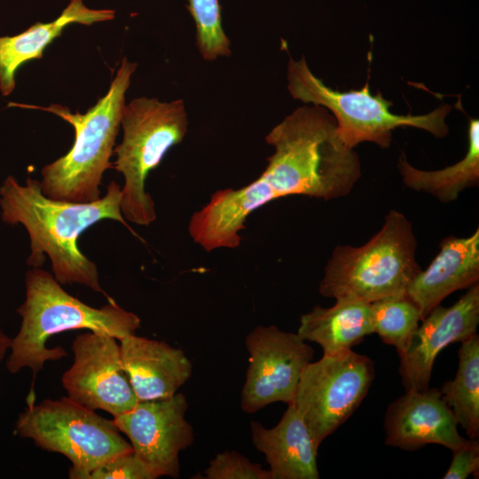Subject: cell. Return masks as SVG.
<instances>
[{
	"mask_svg": "<svg viewBox=\"0 0 479 479\" xmlns=\"http://www.w3.org/2000/svg\"><path fill=\"white\" fill-rule=\"evenodd\" d=\"M266 142L274 152L258 178L239 189L217 190L194 213L199 232L215 247H238L248 216L271 200L344 197L361 177L357 153L342 143L334 117L323 106L298 107L269 132Z\"/></svg>",
	"mask_w": 479,
	"mask_h": 479,
	"instance_id": "cell-1",
	"label": "cell"
},
{
	"mask_svg": "<svg viewBox=\"0 0 479 479\" xmlns=\"http://www.w3.org/2000/svg\"><path fill=\"white\" fill-rule=\"evenodd\" d=\"M122 188L112 181L104 197L90 202H70L47 197L40 182L27 177L25 185L9 176L0 186L2 220L21 224L27 232L30 254L27 263L41 267L47 255L60 284H79L104 293L95 263L79 249V236L96 223L110 219L127 226L121 211Z\"/></svg>",
	"mask_w": 479,
	"mask_h": 479,
	"instance_id": "cell-2",
	"label": "cell"
},
{
	"mask_svg": "<svg viewBox=\"0 0 479 479\" xmlns=\"http://www.w3.org/2000/svg\"><path fill=\"white\" fill-rule=\"evenodd\" d=\"M26 296L17 309L21 325L12 339L7 370L17 373L27 367L33 377L45 362L67 356L62 347L49 349V338L68 330L88 329L111 335L118 341L134 334L140 318L113 299L101 308L91 307L66 292L50 272L32 267L25 276Z\"/></svg>",
	"mask_w": 479,
	"mask_h": 479,
	"instance_id": "cell-3",
	"label": "cell"
},
{
	"mask_svg": "<svg viewBox=\"0 0 479 479\" xmlns=\"http://www.w3.org/2000/svg\"><path fill=\"white\" fill-rule=\"evenodd\" d=\"M137 63L124 57L107 93L88 111L72 114L51 104L37 107L60 116L75 130V141L67 153L45 165L40 186L49 198L90 202L100 198L99 185L105 171L113 167L110 158L121 127L125 94Z\"/></svg>",
	"mask_w": 479,
	"mask_h": 479,
	"instance_id": "cell-4",
	"label": "cell"
},
{
	"mask_svg": "<svg viewBox=\"0 0 479 479\" xmlns=\"http://www.w3.org/2000/svg\"><path fill=\"white\" fill-rule=\"evenodd\" d=\"M412 224L389 210L381 230L360 247L336 246L329 258L319 293L326 298L372 303L406 294L421 268Z\"/></svg>",
	"mask_w": 479,
	"mask_h": 479,
	"instance_id": "cell-5",
	"label": "cell"
},
{
	"mask_svg": "<svg viewBox=\"0 0 479 479\" xmlns=\"http://www.w3.org/2000/svg\"><path fill=\"white\" fill-rule=\"evenodd\" d=\"M121 126L122 140L114 148V169L124 178L121 211L124 219L148 226L155 221L156 211L145 188L146 179L187 132L184 100L161 102L156 98H136L125 105Z\"/></svg>",
	"mask_w": 479,
	"mask_h": 479,
	"instance_id": "cell-6",
	"label": "cell"
},
{
	"mask_svg": "<svg viewBox=\"0 0 479 479\" xmlns=\"http://www.w3.org/2000/svg\"><path fill=\"white\" fill-rule=\"evenodd\" d=\"M287 81V89L294 98L323 106L333 114L337 134L349 148L354 149L362 142H373L381 148H388L392 131L399 127L421 129L436 137L449 132L445 119L452 110L450 105L441 104L426 114H397L390 110L391 101L380 92L371 93L369 82L359 90L345 92L326 86L310 71L304 57L299 60L290 58Z\"/></svg>",
	"mask_w": 479,
	"mask_h": 479,
	"instance_id": "cell-7",
	"label": "cell"
},
{
	"mask_svg": "<svg viewBox=\"0 0 479 479\" xmlns=\"http://www.w3.org/2000/svg\"><path fill=\"white\" fill-rule=\"evenodd\" d=\"M15 433L38 447L58 452L72 463L71 479L86 475L114 457L132 452L113 420L67 397L28 404L15 423Z\"/></svg>",
	"mask_w": 479,
	"mask_h": 479,
	"instance_id": "cell-8",
	"label": "cell"
},
{
	"mask_svg": "<svg viewBox=\"0 0 479 479\" xmlns=\"http://www.w3.org/2000/svg\"><path fill=\"white\" fill-rule=\"evenodd\" d=\"M374 375L373 361L351 349L323 355L306 365L292 404L318 447L357 410Z\"/></svg>",
	"mask_w": 479,
	"mask_h": 479,
	"instance_id": "cell-9",
	"label": "cell"
},
{
	"mask_svg": "<svg viewBox=\"0 0 479 479\" xmlns=\"http://www.w3.org/2000/svg\"><path fill=\"white\" fill-rule=\"evenodd\" d=\"M249 363L240 396L244 412L255 413L276 402L293 403L302 371L314 349L297 333L258 326L246 337Z\"/></svg>",
	"mask_w": 479,
	"mask_h": 479,
	"instance_id": "cell-10",
	"label": "cell"
},
{
	"mask_svg": "<svg viewBox=\"0 0 479 479\" xmlns=\"http://www.w3.org/2000/svg\"><path fill=\"white\" fill-rule=\"evenodd\" d=\"M117 341L92 331L76 335L71 347L74 362L61 378L67 397L113 417L131 410L138 402L123 368Z\"/></svg>",
	"mask_w": 479,
	"mask_h": 479,
	"instance_id": "cell-11",
	"label": "cell"
},
{
	"mask_svg": "<svg viewBox=\"0 0 479 479\" xmlns=\"http://www.w3.org/2000/svg\"><path fill=\"white\" fill-rule=\"evenodd\" d=\"M187 408L185 396L176 393L165 399L138 401L113 419L154 478L179 476V453L193 442L192 428L185 419Z\"/></svg>",
	"mask_w": 479,
	"mask_h": 479,
	"instance_id": "cell-12",
	"label": "cell"
},
{
	"mask_svg": "<svg viewBox=\"0 0 479 479\" xmlns=\"http://www.w3.org/2000/svg\"><path fill=\"white\" fill-rule=\"evenodd\" d=\"M479 324V285L452 306H436L421 320L405 350L398 354L399 374L406 390L427 389L437 355L448 345L476 334Z\"/></svg>",
	"mask_w": 479,
	"mask_h": 479,
	"instance_id": "cell-13",
	"label": "cell"
},
{
	"mask_svg": "<svg viewBox=\"0 0 479 479\" xmlns=\"http://www.w3.org/2000/svg\"><path fill=\"white\" fill-rule=\"evenodd\" d=\"M440 389H411L392 402L385 413V444L413 451L428 444L452 451L466 440Z\"/></svg>",
	"mask_w": 479,
	"mask_h": 479,
	"instance_id": "cell-14",
	"label": "cell"
},
{
	"mask_svg": "<svg viewBox=\"0 0 479 479\" xmlns=\"http://www.w3.org/2000/svg\"><path fill=\"white\" fill-rule=\"evenodd\" d=\"M119 342L123 368L137 401L171 397L192 375V363L181 349L135 334Z\"/></svg>",
	"mask_w": 479,
	"mask_h": 479,
	"instance_id": "cell-15",
	"label": "cell"
},
{
	"mask_svg": "<svg viewBox=\"0 0 479 479\" xmlns=\"http://www.w3.org/2000/svg\"><path fill=\"white\" fill-rule=\"evenodd\" d=\"M439 246L428 268L420 270L406 289L421 320L452 293L469 288L479 279V229L469 237H447Z\"/></svg>",
	"mask_w": 479,
	"mask_h": 479,
	"instance_id": "cell-16",
	"label": "cell"
},
{
	"mask_svg": "<svg viewBox=\"0 0 479 479\" xmlns=\"http://www.w3.org/2000/svg\"><path fill=\"white\" fill-rule=\"evenodd\" d=\"M253 445L263 453L271 479H318L317 465L318 446L301 414L292 404L279 423L266 428L251 421Z\"/></svg>",
	"mask_w": 479,
	"mask_h": 479,
	"instance_id": "cell-17",
	"label": "cell"
},
{
	"mask_svg": "<svg viewBox=\"0 0 479 479\" xmlns=\"http://www.w3.org/2000/svg\"><path fill=\"white\" fill-rule=\"evenodd\" d=\"M114 18V10H94L82 0H70L62 13L53 21L37 22L14 36L0 37V90L4 96L15 88V74L24 63L41 59L45 48L73 23L90 26Z\"/></svg>",
	"mask_w": 479,
	"mask_h": 479,
	"instance_id": "cell-18",
	"label": "cell"
},
{
	"mask_svg": "<svg viewBox=\"0 0 479 479\" xmlns=\"http://www.w3.org/2000/svg\"><path fill=\"white\" fill-rule=\"evenodd\" d=\"M297 334L318 344L323 355L351 349L373 334L371 303L337 300L329 308L315 306L301 317Z\"/></svg>",
	"mask_w": 479,
	"mask_h": 479,
	"instance_id": "cell-19",
	"label": "cell"
},
{
	"mask_svg": "<svg viewBox=\"0 0 479 479\" xmlns=\"http://www.w3.org/2000/svg\"><path fill=\"white\" fill-rule=\"evenodd\" d=\"M467 151L457 163L437 170L412 167L402 153L397 167L408 188L428 192L443 202L455 200L466 188L479 183V121L468 117Z\"/></svg>",
	"mask_w": 479,
	"mask_h": 479,
	"instance_id": "cell-20",
	"label": "cell"
},
{
	"mask_svg": "<svg viewBox=\"0 0 479 479\" xmlns=\"http://www.w3.org/2000/svg\"><path fill=\"white\" fill-rule=\"evenodd\" d=\"M455 378L444 383L442 397L469 438L479 436V336L461 342Z\"/></svg>",
	"mask_w": 479,
	"mask_h": 479,
	"instance_id": "cell-21",
	"label": "cell"
},
{
	"mask_svg": "<svg viewBox=\"0 0 479 479\" xmlns=\"http://www.w3.org/2000/svg\"><path fill=\"white\" fill-rule=\"evenodd\" d=\"M373 334L400 354L407 348L421 321L415 303L406 295L389 296L371 303Z\"/></svg>",
	"mask_w": 479,
	"mask_h": 479,
	"instance_id": "cell-22",
	"label": "cell"
},
{
	"mask_svg": "<svg viewBox=\"0 0 479 479\" xmlns=\"http://www.w3.org/2000/svg\"><path fill=\"white\" fill-rule=\"evenodd\" d=\"M189 12L195 22L196 45L201 57L213 61L232 53L221 18L218 0H189Z\"/></svg>",
	"mask_w": 479,
	"mask_h": 479,
	"instance_id": "cell-23",
	"label": "cell"
},
{
	"mask_svg": "<svg viewBox=\"0 0 479 479\" xmlns=\"http://www.w3.org/2000/svg\"><path fill=\"white\" fill-rule=\"evenodd\" d=\"M205 475L207 479H271L269 470L234 451L217 453Z\"/></svg>",
	"mask_w": 479,
	"mask_h": 479,
	"instance_id": "cell-24",
	"label": "cell"
},
{
	"mask_svg": "<svg viewBox=\"0 0 479 479\" xmlns=\"http://www.w3.org/2000/svg\"><path fill=\"white\" fill-rule=\"evenodd\" d=\"M85 479H155L132 452L123 453L90 472Z\"/></svg>",
	"mask_w": 479,
	"mask_h": 479,
	"instance_id": "cell-25",
	"label": "cell"
},
{
	"mask_svg": "<svg viewBox=\"0 0 479 479\" xmlns=\"http://www.w3.org/2000/svg\"><path fill=\"white\" fill-rule=\"evenodd\" d=\"M479 472V442L477 438L466 439L452 450L451 464L444 475V479H465Z\"/></svg>",
	"mask_w": 479,
	"mask_h": 479,
	"instance_id": "cell-26",
	"label": "cell"
},
{
	"mask_svg": "<svg viewBox=\"0 0 479 479\" xmlns=\"http://www.w3.org/2000/svg\"><path fill=\"white\" fill-rule=\"evenodd\" d=\"M12 339L0 329V364L10 349Z\"/></svg>",
	"mask_w": 479,
	"mask_h": 479,
	"instance_id": "cell-27",
	"label": "cell"
}]
</instances>
